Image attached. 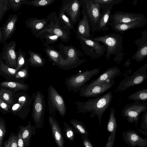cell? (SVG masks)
Masks as SVG:
<instances>
[{"mask_svg": "<svg viewBox=\"0 0 147 147\" xmlns=\"http://www.w3.org/2000/svg\"><path fill=\"white\" fill-rule=\"evenodd\" d=\"M77 37L81 45L84 53L89 56L92 59L99 58L102 56L106 51L105 46L99 42L80 36L76 33Z\"/></svg>", "mask_w": 147, "mask_h": 147, "instance_id": "obj_7", "label": "cell"}, {"mask_svg": "<svg viewBox=\"0 0 147 147\" xmlns=\"http://www.w3.org/2000/svg\"><path fill=\"white\" fill-rule=\"evenodd\" d=\"M49 19L46 27L36 34L35 36L44 32H49L58 36L61 41L66 42L70 38V30L62 22L55 11L50 13L47 16Z\"/></svg>", "mask_w": 147, "mask_h": 147, "instance_id": "obj_3", "label": "cell"}, {"mask_svg": "<svg viewBox=\"0 0 147 147\" xmlns=\"http://www.w3.org/2000/svg\"><path fill=\"white\" fill-rule=\"evenodd\" d=\"M63 131L65 138L70 142L75 140L76 131L73 127L69 125L67 122L63 124Z\"/></svg>", "mask_w": 147, "mask_h": 147, "instance_id": "obj_37", "label": "cell"}, {"mask_svg": "<svg viewBox=\"0 0 147 147\" xmlns=\"http://www.w3.org/2000/svg\"><path fill=\"white\" fill-rule=\"evenodd\" d=\"M18 147H26L22 138L20 131L19 130H18Z\"/></svg>", "mask_w": 147, "mask_h": 147, "instance_id": "obj_49", "label": "cell"}, {"mask_svg": "<svg viewBox=\"0 0 147 147\" xmlns=\"http://www.w3.org/2000/svg\"><path fill=\"white\" fill-rule=\"evenodd\" d=\"M48 106L49 113L51 116L56 117V111L60 115L64 117L66 113V109L64 99L55 88L51 85L48 89Z\"/></svg>", "mask_w": 147, "mask_h": 147, "instance_id": "obj_6", "label": "cell"}, {"mask_svg": "<svg viewBox=\"0 0 147 147\" xmlns=\"http://www.w3.org/2000/svg\"><path fill=\"white\" fill-rule=\"evenodd\" d=\"M23 0H9L10 7L14 11H17L23 4Z\"/></svg>", "mask_w": 147, "mask_h": 147, "instance_id": "obj_45", "label": "cell"}, {"mask_svg": "<svg viewBox=\"0 0 147 147\" xmlns=\"http://www.w3.org/2000/svg\"><path fill=\"white\" fill-rule=\"evenodd\" d=\"M30 57L27 59L28 65L34 67H43L46 62L45 60L42 57V55L37 53L29 51Z\"/></svg>", "mask_w": 147, "mask_h": 147, "instance_id": "obj_27", "label": "cell"}, {"mask_svg": "<svg viewBox=\"0 0 147 147\" xmlns=\"http://www.w3.org/2000/svg\"><path fill=\"white\" fill-rule=\"evenodd\" d=\"M55 1V0H23V4L34 7H43L51 4Z\"/></svg>", "mask_w": 147, "mask_h": 147, "instance_id": "obj_36", "label": "cell"}, {"mask_svg": "<svg viewBox=\"0 0 147 147\" xmlns=\"http://www.w3.org/2000/svg\"><path fill=\"white\" fill-rule=\"evenodd\" d=\"M18 70L10 67L0 59V75L7 81H14V77Z\"/></svg>", "mask_w": 147, "mask_h": 147, "instance_id": "obj_28", "label": "cell"}, {"mask_svg": "<svg viewBox=\"0 0 147 147\" xmlns=\"http://www.w3.org/2000/svg\"><path fill=\"white\" fill-rule=\"evenodd\" d=\"M126 138L127 141L132 145L142 147L147 145V142L145 140L134 133H127Z\"/></svg>", "mask_w": 147, "mask_h": 147, "instance_id": "obj_30", "label": "cell"}, {"mask_svg": "<svg viewBox=\"0 0 147 147\" xmlns=\"http://www.w3.org/2000/svg\"><path fill=\"white\" fill-rule=\"evenodd\" d=\"M18 130L20 131L25 147H30L32 137L36 133V127L32 126L30 121L29 120L26 126L20 125L19 126Z\"/></svg>", "mask_w": 147, "mask_h": 147, "instance_id": "obj_24", "label": "cell"}, {"mask_svg": "<svg viewBox=\"0 0 147 147\" xmlns=\"http://www.w3.org/2000/svg\"><path fill=\"white\" fill-rule=\"evenodd\" d=\"M18 134L12 132L8 140L3 142V147H18Z\"/></svg>", "mask_w": 147, "mask_h": 147, "instance_id": "obj_41", "label": "cell"}, {"mask_svg": "<svg viewBox=\"0 0 147 147\" xmlns=\"http://www.w3.org/2000/svg\"><path fill=\"white\" fill-rule=\"evenodd\" d=\"M0 111L3 114L11 113V105L0 98Z\"/></svg>", "mask_w": 147, "mask_h": 147, "instance_id": "obj_46", "label": "cell"}, {"mask_svg": "<svg viewBox=\"0 0 147 147\" xmlns=\"http://www.w3.org/2000/svg\"><path fill=\"white\" fill-rule=\"evenodd\" d=\"M147 63L131 75L127 77L121 82L115 92H122L130 87L142 83L147 78Z\"/></svg>", "mask_w": 147, "mask_h": 147, "instance_id": "obj_10", "label": "cell"}, {"mask_svg": "<svg viewBox=\"0 0 147 147\" xmlns=\"http://www.w3.org/2000/svg\"><path fill=\"white\" fill-rule=\"evenodd\" d=\"M111 10H103L102 15L99 19L97 32L102 30L106 31L109 29L108 26L111 21Z\"/></svg>", "mask_w": 147, "mask_h": 147, "instance_id": "obj_29", "label": "cell"}, {"mask_svg": "<svg viewBox=\"0 0 147 147\" xmlns=\"http://www.w3.org/2000/svg\"><path fill=\"white\" fill-rule=\"evenodd\" d=\"M35 93L31 96L25 92H16L13 96V103L11 106V113L22 119L28 116L33 103Z\"/></svg>", "mask_w": 147, "mask_h": 147, "instance_id": "obj_2", "label": "cell"}, {"mask_svg": "<svg viewBox=\"0 0 147 147\" xmlns=\"http://www.w3.org/2000/svg\"><path fill=\"white\" fill-rule=\"evenodd\" d=\"M35 93L32 115L36 127L39 129L43 125L46 105L44 96L41 92L38 91Z\"/></svg>", "mask_w": 147, "mask_h": 147, "instance_id": "obj_9", "label": "cell"}, {"mask_svg": "<svg viewBox=\"0 0 147 147\" xmlns=\"http://www.w3.org/2000/svg\"><path fill=\"white\" fill-rule=\"evenodd\" d=\"M69 123L76 132L80 134L88 136L89 133L83 122L75 119L70 120Z\"/></svg>", "mask_w": 147, "mask_h": 147, "instance_id": "obj_34", "label": "cell"}, {"mask_svg": "<svg viewBox=\"0 0 147 147\" xmlns=\"http://www.w3.org/2000/svg\"><path fill=\"white\" fill-rule=\"evenodd\" d=\"M35 36L41 39L44 38L45 40V42H43V46L49 45L50 44H53L58 40L59 38L57 35L49 32H44L40 34L36 35Z\"/></svg>", "mask_w": 147, "mask_h": 147, "instance_id": "obj_31", "label": "cell"}, {"mask_svg": "<svg viewBox=\"0 0 147 147\" xmlns=\"http://www.w3.org/2000/svg\"><path fill=\"white\" fill-rule=\"evenodd\" d=\"M82 14L87 17L93 31H97L102 15L100 7L93 0H82Z\"/></svg>", "mask_w": 147, "mask_h": 147, "instance_id": "obj_8", "label": "cell"}, {"mask_svg": "<svg viewBox=\"0 0 147 147\" xmlns=\"http://www.w3.org/2000/svg\"><path fill=\"white\" fill-rule=\"evenodd\" d=\"M82 139L84 147H93L92 144L88 138V136L82 135Z\"/></svg>", "mask_w": 147, "mask_h": 147, "instance_id": "obj_48", "label": "cell"}, {"mask_svg": "<svg viewBox=\"0 0 147 147\" xmlns=\"http://www.w3.org/2000/svg\"><path fill=\"white\" fill-rule=\"evenodd\" d=\"M16 92L10 89L2 88L0 90V98L11 106L13 103L14 95Z\"/></svg>", "mask_w": 147, "mask_h": 147, "instance_id": "obj_33", "label": "cell"}, {"mask_svg": "<svg viewBox=\"0 0 147 147\" xmlns=\"http://www.w3.org/2000/svg\"><path fill=\"white\" fill-rule=\"evenodd\" d=\"M82 5V0H65L60 10L66 12L74 24L79 20Z\"/></svg>", "mask_w": 147, "mask_h": 147, "instance_id": "obj_15", "label": "cell"}, {"mask_svg": "<svg viewBox=\"0 0 147 147\" xmlns=\"http://www.w3.org/2000/svg\"><path fill=\"white\" fill-rule=\"evenodd\" d=\"M111 21L119 23H130L145 19L143 14L139 13L116 12L111 15Z\"/></svg>", "mask_w": 147, "mask_h": 147, "instance_id": "obj_17", "label": "cell"}, {"mask_svg": "<svg viewBox=\"0 0 147 147\" xmlns=\"http://www.w3.org/2000/svg\"><path fill=\"white\" fill-rule=\"evenodd\" d=\"M146 18L134 22L123 23H116L112 22L109 25L113 30L118 32H123L130 29L143 27L146 24Z\"/></svg>", "mask_w": 147, "mask_h": 147, "instance_id": "obj_23", "label": "cell"}, {"mask_svg": "<svg viewBox=\"0 0 147 147\" xmlns=\"http://www.w3.org/2000/svg\"><path fill=\"white\" fill-rule=\"evenodd\" d=\"M113 97V93L109 91L102 96L89 99L85 102L76 101L75 104L77 112L82 113L90 112L92 118L96 115L101 125L102 115L109 106Z\"/></svg>", "mask_w": 147, "mask_h": 147, "instance_id": "obj_1", "label": "cell"}, {"mask_svg": "<svg viewBox=\"0 0 147 147\" xmlns=\"http://www.w3.org/2000/svg\"><path fill=\"white\" fill-rule=\"evenodd\" d=\"M18 20L16 14L10 15L5 24L2 27L3 33L2 42L10 38L16 30V24Z\"/></svg>", "mask_w": 147, "mask_h": 147, "instance_id": "obj_20", "label": "cell"}, {"mask_svg": "<svg viewBox=\"0 0 147 147\" xmlns=\"http://www.w3.org/2000/svg\"><path fill=\"white\" fill-rule=\"evenodd\" d=\"M120 73L119 68L112 67L108 68L97 78L92 81L90 84H85L87 86L90 87L103 83L108 80H113Z\"/></svg>", "mask_w": 147, "mask_h": 147, "instance_id": "obj_22", "label": "cell"}, {"mask_svg": "<svg viewBox=\"0 0 147 147\" xmlns=\"http://www.w3.org/2000/svg\"><path fill=\"white\" fill-rule=\"evenodd\" d=\"M0 59L5 61V63L10 67L16 69L17 65V53L15 51L16 43L11 40L9 43L6 42L3 44Z\"/></svg>", "mask_w": 147, "mask_h": 147, "instance_id": "obj_14", "label": "cell"}, {"mask_svg": "<svg viewBox=\"0 0 147 147\" xmlns=\"http://www.w3.org/2000/svg\"><path fill=\"white\" fill-rule=\"evenodd\" d=\"M141 37L136 40L134 42L138 46V49L132 59H135L136 62L142 61L147 56V31H141Z\"/></svg>", "mask_w": 147, "mask_h": 147, "instance_id": "obj_18", "label": "cell"}, {"mask_svg": "<svg viewBox=\"0 0 147 147\" xmlns=\"http://www.w3.org/2000/svg\"><path fill=\"white\" fill-rule=\"evenodd\" d=\"M29 76L28 69H22L17 72L14 78V81L24 83Z\"/></svg>", "mask_w": 147, "mask_h": 147, "instance_id": "obj_40", "label": "cell"}, {"mask_svg": "<svg viewBox=\"0 0 147 147\" xmlns=\"http://www.w3.org/2000/svg\"><path fill=\"white\" fill-rule=\"evenodd\" d=\"M116 137V131L111 133L108 138L105 147H113Z\"/></svg>", "mask_w": 147, "mask_h": 147, "instance_id": "obj_47", "label": "cell"}, {"mask_svg": "<svg viewBox=\"0 0 147 147\" xmlns=\"http://www.w3.org/2000/svg\"><path fill=\"white\" fill-rule=\"evenodd\" d=\"M0 86L3 88L10 89L16 92L19 91H27L29 88L27 84L24 83L9 81L1 82Z\"/></svg>", "mask_w": 147, "mask_h": 147, "instance_id": "obj_26", "label": "cell"}, {"mask_svg": "<svg viewBox=\"0 0 147 147\" xmlns=\"http://www.w3.org/2000/svg\"><path fill=\"white\" fill-rule=\"evenodd\" d=\"M48 121L54 141L58 147H64L65 141L61 128L57 121L53 117H49Z\"/></svg>", "mask_w": 147, "mask_h": 147, "instance_id": "obj_19", "label": "cell"}, {"mask_svg": "<svg viewBox=\"0 0 147 147\" xmlns=\"http://www.w3.org/2000/svg\"><path fill=\"white\" fill-rule=\"evenodd\" d=\"M147 109V103L136 101L131 104H127L123 109L121 114L131 123H137L139 120V116Z\"/></svg>", "mask_w": 147, "mask_h": 147, "instance_id": "obj_12", "label": "cell"}, {"mask_svg": "<svg viewBox=\"0 0 147 147\" xmlns=\"http://www.w3.org/2000/svg\"><path fill=\"white\" fill-rule=\"evenodd\" d=\"M82 15V19L78 21L76 33L85 38L91 39L89 21L85 14Z\"/></svg>", "mask_w": 147, "mask_h": 147, "instance_id": "obj_25", "label": "cell"}, {"mask_svg": "<svg viewBox=\"0 0 147 147\" xmlns=\"http://www.w3.org/2000/svg\"><path fill=\"white\" fill-rule=\"evenodd\" d=\"M128 99L135 101H147V89L135 92L129 95Z\"/></svg>", "mask_w": 147, "mask_h": 147, "instance_id": "obj_38", "label": "cell"}, {"mask_svg": "<svg viewBox=\"0 0 147 147\" xmlns=\"http://www.w3.org/2000/svg\"><path fill=\"white\" fill-rule=\"evenodd\" d=\"M3 38V33L2 31V27L0 28V43L2 42Z\"/></svg>", "mask_w": 147, "mask_h": 147, "instance_id": "obj_51", "label": "cell"}, {"mask_svg": "<svg viewBox=\"0 0 147 147\" xmlns=\"http://www.w3.org/2000/svg\"><path fill=\"white\" fill-rule=\"evenodd\" d=\"M91 39L100 42L105 46L106 53L105 57L106 61L110 58L111 55H116L117 57L123 51V39L120 34L112 33L97 36Z\"/></svg>", "mask_w": 147, "mask_h": 147, "instance_id": "obj_4", "label": "cell"}, {"mask_svg": "<svg viewBox=\"0 0 147 147\" xmlns=\"http://www.w3.org/2000/svg\"><path fill=\"white\" fill-rule=\"evenodd\" d=\"M17 53V65L16 69L18 70L22 68L29 69L26 57V53L23 52L20 48Z\"/></svg>", "mask_w": 147, "mask_h": 147, "instance_id": "obj_32", "label": "cell"}, {"mask_svg": "<svg viewBox=\"0 0 147 147\" xmlns=\"http://www.w3.org/2000/svg\"><path fill=\"white\" fill-rule=\"evenodd\" d=\"M58 16L64 24L70 30H74V24L71 20L69 18L63 11L59 10Z\"/></svg>", "mask_w": 147, "mask_h": 147, "instance_id": "obj_42", "label": "cell"}, {"mask_svg": "<svg viewBox=\"0 0 147 147\" xmlns=\"http://www.w3.org/2000/svg\"><path fill=\"white\" fill-rule=\"evenodd\" d=\"M100 67L87 70L69 76L65 80V84L68 90L76 93L93 76L99 73Z\"/></svg>", "mask_w": 147, "mask_h": 147, "instance_id": "obj_5", "label": "cell"}, {"mask_svg": "<svg viewBox=\"0 0 147 147\" xmlns=\"http://www.w3.org/2000/svg\"><path fill=\"white\" fill-rule=\"evenodd\" d=\"M7 132L6 122L2 117H0V147H3V141Z\"/></svg>", "mask_w": 147, "mask_h": 147, "instance_id": "obj_43", "label": "cell"}, {"mask_svg": "<svg viewBox=\"0 0 147 147\" xmlns=\"http://www.w3.org/2000/svg\"><path fill=\"white\" fill-rule=\"evenodd\" d=\"M49 19H38L34 17L28 19L25 22L26 26L30 29L32 34L34 36L36 33L41 31L47 26L49 22Z\"/></svg>", "mask_w": 147, "mask_h": 147, "instance_id": "obj_21", "label": "cell"}, {"mask_svg": "<svg viewBox=\"0 0 147 147\" xmlns=\"http://www.w3.org/2000/svg\"><path fill=\"white\" fill-rule=\"evenodd\" d=\"M97 3L103 10H112L115 5L121 3L122 0H93Z\"/></svg>", "mask_w": 147, "mask_h": 147, "instance_id": "obj_35", "label": "cell"}, {"mask_svg": "<svg viewBox=\"0 0 147 147\" xmlns=\"http://www.w3.org/2000/svg\"><path fill=\"white\" fill-rule=\"evenodd\" d=\"M143 117L144 122L147 124V109L144 112Z\"/></svg>", "mask_w": 147, "mask_h": 147, "instance_id": "obj_50", "label": "cell"}, {"mask_svg": "<svg viewBox=\"0 0 147 147\" xmlns=\"http://www.w3.org/2000/svg\"><path fill=\"white\" fill-rule=\"evenodd\" d=\"M10 9L9 0H0V21L7 11Z\"/></svg>", "mask_w": 147, "mask_h": 147, "instance_id": "obj_44", "label": "cell"}, {"mask_svg": "<svg viewBox=\"0 0 147 147\" xmlns=\"http://www.w3.org/2000/svg\"><path fill=\"white\" fill-rule=\"evenodd\" d=\"M115 84L114 80H108L105 82L90 87L85 85L79 91V95L85 97H94L102 94L110 89Z\"/></svg>", "mask_w": 147, "mask_h": 147, "instance_id": "obj_13", "label": "cell"}, {"mask_svg": "<svg viewBox=\"0 0 147 147\" xmlns=\"http://www.w3.org/2000/svg\"><path fill=\"white\" fill-rule=\"evenodd\" d=\"M60 52L66 57L69 70L75 68L86 61V60L81 59L80 57L83 54L75 47L72 45H65L60 43L58 46Z\"/></svg>", "mask_w": 147, "mask_h": 147, "instance_id": "obj_11", "label": "cell"}, {"mask_svg": "<svg viewBox=\"0 0 147 147\" xmlns=\"http://www.w3.org/2000/svg\"><path fill=\"white\" fill-rule=\"evenodd\" d=\"M45 47L43 51L49 60L58 67L64 70H69L67 60L62 57L60 53L51 46L47 45Z\"/></svg>", "mask_w": 147, "mask_h": 147, "instance_id": "obj_16", "label": "cell"}, {"mask_svg": "<svg viewBox=\"0 0 147 147\" xmlns=\"http://www.w3.org/2000/svg\"><path fill=\"white\" fill-rule=\"evenodd\" d=\"M117 123L115 116L114 109L112 107L110 109L109 119L108 123L107 129L108 131L113 133L116 131Z\"/></svg>", "mask_w": 147, "mask_h": 147, "instance_id": "obj_39", "label": "cell"}]
</instances>
